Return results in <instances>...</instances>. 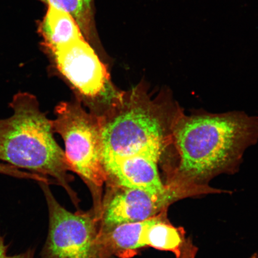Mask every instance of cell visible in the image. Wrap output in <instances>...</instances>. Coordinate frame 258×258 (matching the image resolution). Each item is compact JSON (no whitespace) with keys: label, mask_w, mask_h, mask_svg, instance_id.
<instances>
[{"label":"cell","mask_w":258,"mask_h":258,"mask_svg":"<svg viewBox=\"0 0 258 258\" xmlns=\"http://www.w3.org/2000/svg\"><path fill=\"white\" fill-rule=\"evenodd\" d=\"M0 174L24 179H36V175L30 172L19 170L9 164L0 163Z\"/></svg>","instance_id":"7c38bea8"},{"label":"cell","mask_w":258,"mask_h":258,"mask_svg":"<svg viewBox=\"0 0 258 258\" xmlns=\"http://www.w3.org/2000/svg\"><path fill=\"white\" fill-rule=\"evenodd\" d=\"M163 155L151 151L104 161L108 175L106 184L144 190L159 195L167 186L161 180L158 164Z\"/></svg>","instance_id":"ba28073f"},{"label":"cell","mask_w":258,"mask_h":258,"mask_svg":"<svg viewBox=\"0 0 258 258\" xmlns=\"http://www.w3.org/2000/svg\"><path fill=\"white\" fill-rule=\"evenodd\" d=\"M59 73L81 95L95 98L104 93L110 76L86 39L73 42L51 54Z\"/></svg>","instance_id":"52a82bcc"},{"label":"cell","mask_w":258,"mask_h":258,"mask_svg":"<svg viewBox=\"0 0 258 258\" xmlns=\"http://www.w3.org/2000/svg\"><path fill=\"white\" fill-rule=\"evenodd\" d=\"M38 31L43 38V46L50 54L74 41L86 39L72 16L51 7H48Z\"/></svg>","instance_id":"30bf717a"},{"label":"cell","mask_w":258,"mask_h":258,"mask_svg":"<svg viewBox=\"0 0 258 258\" xmlns=\"http://www.w3.org/2000/svg\"><path fill=\"white\" fill-rule=\"evenodd\" d=\"M183 112L167 91L152 98L144 85L115 95L100 115L104 161L151 151L163 154Z\"/></svg>","instance_id":"7a4b0ae2"},{"label":"cell","mask_w":258,"mask_h":258,"mask_svg":"<svg viewBox=\"0 0 258 258\" xmlns=\"http://www.w3.org/2000/svg\"><path fill=\"white\" fill-rule=\"evenodd\" d=\"M9 106L14 114L0 120V161L19 170L53 177L78 208L80 200L70 186L72 169L54 140L51 120L41 111L37 97L19 92Z\"/></svg>","instance_id":"3957f363"},{"label":"cell","mask_w":258,"mask_h":258,"mask_svg":"<svg viewBox=\"0 0 258 258\" xmlns=\"http://www.w3.org/2000/svg\"><path fill=\"white\" fill-rule=\"evenodd\" d=\"M48 7L63 11L72 16L78 24L90 44L100 49L95 21V0H39Z\"/></svg>","instance_id":"8fae6325"},{"label":"cell","mask_w":258,"mask_h":258,"mask_svg":"<svg viewBox=\"0 0 258 258\" xmlns=\"http://www.w3.org/2000/svg\"><path fill=\"white\" fill-rule=\"evenodd\" d=\"M258 140V118L244 112L197 111L179 118L172 144L175 161L164 166V184L201 193H221L209 185L214 177L234 173L246 151Z\"/></svg>","instance_id":"6da1fadb"},{"label":"cell","mask_w":258,"mask_h":258,"mask_svg":"<svg viewBox=\"0 0 258 258\" xmlns=\"http://www.w3.org/2000/svg\"><path fill=\"white\" fill-rule=\"evenodd\" d=\"M106 186L98 219L99 231L147 220L167 211L171 205L180 200L199 196L192 190L169 186L165 192L159 195L115 185Z\"/></svg>","instance_id":"8992f818"},{"label":"cell","mask_w":258,"mask_h":258,"mask_svg":"<svg viewBox=\"0 0 258 258\" xmlns=\"http://www.w3.org/2000/svg\"><path fill=\"white\" fill-rule=\"evenodd\" d=\"M48 213V228L41 258H117L106 257L100 248L98 222L93 210L73 213L57 201L50 183L38 182Z\"/></svg>","instance_id":"5b68a950"},{"label":"cell","mask_w":258,"mask_h":258,"mask_svg":"<svg viewBox=\"0 0 258 258\" xmlns=\"http://www.w3.org/2000/svg\"><path fill=\"white\" fill-rule=\"evenodd\" d=\"M9 246L10 244L6 243L4 235H0V258H34V248H30L24 252L11 255L8 254Z\"/></svg>","instance_id":"4fadbf2b"},{"label":"cell","mask_w":258,"mask_h":258,"mask_svg":"<svg viewBox=\"0 0 258 258\" xmlns=\"http://www.w3.org/2000/svg\"><path fill=\"white\" fill-rule=\"evenodd\" d=\"M255 258H258V254H256Z\"/></svg>","instance_id":"9a60e30c"},{"label":"cell","mask_w":258,"mask_h":258,"mask_svg":"<svg viewBox=\"0 0 258 258\" xmlns=\"http://www.w3.org/2000/svg\"><path fill=\"white\" fill-rule=\"evenodd\" d=\"M255 256H256V254H254V255L252 257H250V258H255Z\"/></svg>","instance_id":"5bb4252c"},{"label":"cell","mask_w":258,"mask_h":258,"mask_svg":"<svg viewBox=\"0 0 258 258\" xmlns=\"http://www.w3.org/2000/svg\"><path fill=\"white\" fill-rule=\"evenodd\" d=\"M145 247L169 251L176 258H195L197 248L185 237L182 228L171 224L167 218V211L149 219L144 235Z\"/></svg>","instance_id":"9c48e42d"},{"label":"cell","mask_w":258,"mask_h":258,"mask_svg":"<svg viewBox=\"0 0 258 258\" xmlns=\"http://www.w3.org/2000/svg\"><path fill=\"white\" fill-rule=\"evenodd\" d=\"M51 120L53 131L62 138L66 159L73 172L86 183L91 192L97 220L101 214L103 186L108 175L103 160L102 129L98 115L89 112L80 102H60Z\"/></svg>","instance_id":"277c9868"}]
</instances>
